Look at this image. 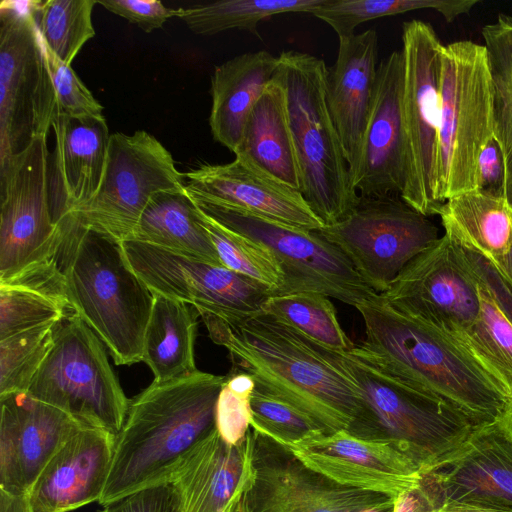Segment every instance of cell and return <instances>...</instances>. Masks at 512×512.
Returning a JSON list of instances; mask_svg holds the SVG:
<instances>
[{
	"instance_id": "6da1fadb",
	"label": "cell",
	"mask_w": 512,
	"mask_h": 512,
	"mask_svg": "<svg viewBox=\"0 0 512 512\" xmlns=\"http://www.w3.org/2000/svg\"><path fill=\"white\" fill-rule=\"evenodd\" d=\"M201 318L211 340L229 351L234 368L308 416L323 433L348 431L366 413L357 385L315 341L277 318L265 313L234 321Z\"/></svg>"
},
{
	"instance_id": "7a4b0ae2",
	"label": "cell",
	"mask_w": 512,
	"mask_h": 512,
	"mask_svg": "<svg viewBox=\"0 0 512 512\" xmlns=\"http://www.w3.org/2000/svg\"><path fill=\"white\" fill-rule=\"evenodd\" d=\"M355 308L365 339L351 353L444 401L475 426L503 417L511 396L453 338L396 310L379 294Z\"/></svg>"
},
{
	"instance_id": "3957f363",
	"label": "cell",
	"mask_w": 512,
	"mask_h": 512,
	"mask_svg": "<svg viewBox=\"0 0 512 512\" xmlns=\"http://www.w3.org/2000/svg\"><path fill=\"white\" fill-rule=\"evenodd\" d=\"M226 376L196 371L154 382L129 402L116 435L102 506L168 480L179 462L216 430Z\"/></svg>"
},
{
	"instance_id": "277c9868",
	"label": "cell",
	"mask_w": 512,
	"mask_h": 512,
	"mask_svg": "<svg viewBox=\"0 0 512 512\" xmlns=\"http://www.w3.org/2000/svg\"><path fill=\"white\" fill-rule=\"evenodd\" d=\"M65 235L58 256L64 291L78 316L118 365L142 361L153 293L135 273L122 241L62 214Z\"/></svg>"
},
{
	"instance_id": "5b68a950",
	"label": "cell",
	"mask_w": 512,
	"mask_h": 512,
	"mask_svg": "<svg viewBox=\"0 0 512 512\" xmlns=\"http://www.w3.org/2000/svg\"><path fill=\"white\" fill-rule=\"evenodd\" d=\"M318 346L357 385L366 402L365 415L348 432L366 440L393 443L422 474L455 453L476 427L444 401L409 386L350 351Z\"/></svg>"
},
{
	"instance_id": "8992f818",
	"label": "cell",
	"mask_w": 512,
	"mask_h": 512,
	"mask_svg": "<svg viewBox=\"0 0 512 512\" xmlns=\"http://www.w3.org/2000/svg\"><path fill=\"white\" fill-rule=\"evenodd\" d=\"M274 74L284 88L298 159L300 193L324 226L348 216L360 196L352 185L326 98L328 68L308 53H280Z\"/></svg>"
},
{
	"instance_id": "52a82bcc",
	"label": "cell",
	"mask_w": 512,
	"mask_h": 512,
	"mask_svg": "<svg viewBox=\"0 0 512 512\" xmlns=\"http://www.w3.org/2000/svg\"><path fill=\"white\" fill-rule=\"evenodd\" d=\"M494 139L493 89L484 45L443 46L439 92L438 183L445 202L478 190V162Z\"/></svg>"
},
{
	"instance_id": "ba28073f",
	"label": "cell",
	"mask_w": 512,
	"mask_h": 512,
	"mask_svg": "<svg viewBox=\"0 0 512 512\" xmlns=\"http://www.w3.org/2000/svg\"><path fill=\"white\" fill-rule=\"evenodd\" d=\"M26 393L62 410L82 426L115 435L124 424L130 402L102 341L74 312L59 322L54 345Z\"/></svg>"
},
{
	"instance_id": "9c48e42d",
	"label": "cell",
	"mask_w": 512,
	"mask_h": 512,
	"mask_svg": "<svg viewBox=\"0 0 512 512\" xmlns=\"http://www.w3.org/2000/svg\"><path fill=\"white\" fill-rule=\"evenodd\" d=\"M33 1L0 4V168L57 116Z\"/></svg>"
},
{
	"instance_id": "30bf717a",
	"label": "cell",
	"mask_w": 512,
	"mask_h": 512,
	"mask_svg": "<svg viewBox=\"0 0 512 512\" xmlns=\"http://www.w3.org/2000/svg\"><path fill=\"white\" fill-rule=\"evenodd\" d=\"M444 44L421 20L402 25V125L405 174L400 197L425 216L437 215L443 201L438 183L441 54Z\"/></svg>"
},
{
	"instance_id": "8fae6325",
	"label": "cell",
	"mask_w": 512,
	"mask_h": 512,
	"mask_svg": "<svg viewBox=\"0 0 512 512\" xmlns=\"http://www.w3.org/2000/svg\"><path fill=\"white\" fill-rule=\"evenodd\" d=\"M0 282L58 260L65 235L49 204L47 135L35 137L0 168Z\"/></svg>"
},
{
	"instance_id": "7c38bea8",
	"label": "cell",
	"mask_w": 512,
	"mask_h": 512,
	"mask_svg": "<svg viewBox=\"0 0 512 512\" xmlns=\"http://www.w3.org/2000/svg\"><path fill=\"white\" fill-rule=\"evenodd\" d=\"M195 202L222 226L269 249L282 274L274 296L316 292L356 307L377 295L348 258L316 230L289 226L237 208Z\"/></svg>"
},
{
	"instance_id": "4fadbf2b",
	"label": "cell",
	"mask_w": 512,
	"mask_h": 512,
	"mask_svg": "<svg viewBox=\"0 0 512 512\" xmlns=\"http://www.w3.org/2000/svg\"><path fill=\"white\" fill-rule=\"evenodd\" d=\"M316 231L348 258L377 294L441 237L428 216L396 195L360 196L348 216Z\"/></svg>"
},
{
	"instance_id": "5bb4252c",
	"label": "cell",
	"mask_w": 512,
	"mask_h": 512,
	"mask_svg": "<svg viewBox=\"0 0 512 512\" xmlns=\"http://www.w3.org/2000/svg\"><path fill=\"white\" fill-rule=\"evenodd\" d=\"M185 188L171 153L153 135L139 130L110 136L106 166L95 196L73 212L87 227L129 240L151 198Z\"/></svg>"
},
{
	"instance_id": "9a60e30c",
	"label": "cell",
	"mask_w": 512,
	"mask_h": 512,
	"mask_svg": "<svg viewBox=\"0 0 512 512\" xmlns=\"http://www.w3.org/2000/svg\"><path fill=\"white\" fill-rule=\"evenodd\" d=\"M122 245L135 273L152 292L210 315L234 321L263 313L272 289L225 266H216L138 240Z\"/></svg>"
},
{
	"instance_id": "2e32d148",
	"label": "cell",
	"mask_w": 512,
	"mask_h": 512,
	"mask_svg": "<svg viewBox=\"0 0 512 512\" xmlns=\"http://www.w3.org/2000/svg\"><path fill=\"white\" fill-rule=\"evenodd\" d=\"M379 295L396 310L457 342L475 323L481 306L478 281L459 245L445 233Z\"/></svg>"
},
{
	"instance_id": "e0dca14e",
	"label": "cell",
	"mask_w": 512,
	"mask_h": 512,
	"mask_svg": "<svg viewBox=\"0 0 512 512\" xmlns=\"http://www.w3.org/2000/svg\"><path fill=\"white\" fill-rule=\"evenodd\" d=\"M252 434L254 473L241 499L243 512H366L395 502L343 486L305 465L287 446L253 428Z\"/></svg>"
},
{
	"instance_id": "ac0fdd59",
	"label": "cell",
	"mask_w": 512,
	"mask_h": 512,
	"mask_svg": "<svg viewBox=\"0 0 512 512\" xmlns=\"http://www.w3.org/2000/svg\"><path fill=\"white\" fill-rule=\"evenodd\" d=\"M287 447L305 465L343 486L394 498L422 477L418 466L393 443L362 439L347 430L316 432Z\"/></svg>"
},
{
	"instance_id": "d6986e66",
	"label": "cell",
	"mask_w": 512,
	"mask_h": 512,
	"mask_svg": "<svg viewBox=\"0 0 512 512\" xmlns=\"http://www.w3.org/2000/svg\"><path fill=\"white\" fill-rule=\"evenodd\" d=\"M0 490L28 496L56 452L82 426L26 392L0 396Z\"/></svg>"
},
{
	"instance_id": "ffe728a7",
	"label": "cell",
	"mask_w": 512,
	"mask_h": 512,
	"mask_svg": "<svg viewBox=\"0 0 512 512\" xmlns=\"http://www.w3.org/2000/svg\"><path fill=\"white\" fill-rule=\"evenodd\" d=\"M422 475L443 503L512 510V434L501 419L478 425L455 453Z\"/></svg>"
},
{
	"instance_id": "44dd1931",
	"label": "cell",
	"mask_w": 512,
	"mask_h": 512,
	"mask_svg": "<svg viewBox=\"0 0 512 512\" xmlns=\"http://www.w3.org/2000/svg\"><path fill=\"white\" fill-rule=\"evenodd\" d=\"M183 176L186 191L197 202L241 209L305 230L324 226L299 191L240 158L226 164H202Z\"/></svg>"
},
{
	"instance_id": "7402d4cb",
	"label": "cell",
	"mask_w": 512,
	"mask_h": 512,
	"mask_svg": "<svg viewBox=\"0 0 512 512\" xmlns=\"http://www.w3.org/2000/svg\"><path fill=\"white\" fill-rule=\"evenodd\" d=\"M402 88V54L392 51L377 68L360 162L352 182L361 197L400 195L403 189Z\"/></svg>"
},
{
	"instance_id": "603a6c76",
	"label": "cell",
	"mask_w": 512,
	"mask_h": 512,
	"mask_svg": "<svg viewBox=\"0 0 512 512\" xmlns=\"http://www.w3.org/2000/svg\"><path fill=\"white\" fill-rule=\"evenodd\" d=\"M253 434L229 444L217 429L196 445L173 470L168 483L178 512H228L237 505L253 478Z\"/></svg>"
},
{
	"instance_id": "cb8c5ba5",
	"label": "cell",
	"mask_w": 512,
	"mask_h": 512,
	"mask_svg": "<svg viewBox=\"0 0 512 512\" xmlns=\"http://www.w3.org/2000/svg\"><path fill=\"white\" fill-rule=\"evenodd\" d=\"M116 435L82 427L51 458L28 499L33 512H70L98 502L114 454Z\"/></svg>"
},
{
	"instance_id": "d4e9b609",
	"label": "cell",
	"mask_w": 512,
	"mask_h": 512,
	"mask_svg": "<svg viewBox=\"0 0 512 512\" xmlns=\"http://www.w3.org/2000/svg\"><path fill=\"white\" fill-rule=\"evenodd\" d=\"M377 59L378 35L374 29H368L339 39L336 61L328 68L327 105L352 182L372 107Z\"/></svg>"
},
{
	"instance_id": "484cf974",
	"label": "cell",
	"mask_w": 512,
	"mask_h": 512,
	"mask_svg": "<svg viewBox=\"0 0 512 512\" xmlns=\"http://www.w3.org/2000/svg\"><path fill=\"white\" fill-rule=\"evenodd\" d=\"M52 129L55 168L63 197L61 216L95 196L106 166L111 135L105 117L59 115L53 120Z\"/></svg>"
},
{
	"instance_id": "4316f807",
	"label": "cell",
	"mask_w": 512,
	"mask_h": 512,
	"mask_svg": "<svg viewBox=\"0 0 512 512\" xmlns=\"http://www.w3.org/2000/svg\"><path fill=\"white\" fill-rule=\"evenodd\" d=\"M279 65L268 51L244 53L214 68L209 125L213 139L235 152L247 118Z\"/></svg>"
},
{
	"instance_id": "83f0119b",
	"label": "cell",
	"mask_w": 512,
	"mask_h": 512,
	"mask_svg": "<svg viewBox=\"0 0 512 512\" xmlns=\"http://www.w3.org/2000/svg\"><path fill=\"white\" fill-rule=\"evenodd\" d=\"M235 157L300 192L301 176L284 88L272 79L252 108Z\"/></svg>"
},
{
	"instance_id": "f1b7e54d",
	"label": "cell",
	"mask_w": 512,
	"mask_h": 512,
	"mask_svg": "<svg viewBox=\"0 0 512 512\" xmlns=\"http://www.w3.org/2000/svg\"><path fill=\"white\" fill-rule=\"evenodd\" d=\"M437 215L445 234L502 266L512 246V207L502 195L464 192L446 200Z\"/></svg>"
},
{
	"instance_id": "f546056e",
	"label": "cell",
	"mask_w": 512,
	"mask_h": 512,
	"mask_svg": "<svg viewBox=\"0 0 512 512\" xmlns=\"http://www.w3.org/2000/svg\"><path fill=\"white\" fill-rule=\"evenodd\" d=\"M131 239L223 266L200 210L185 188L155 194Z\"/></svg>"
},
{
	"instance_id": "4dcf8cb0",
	"label": "cell",
	"mask_w": 512,
	"mask_h": 512,
	"mask_svg": "<svg viewBox=\"0 0 512 512\" xmlns=\"http://www.w3.org/2000/svg\"><path fill=\"white\" fill-rule=\"evenodd\" d=\"M153 293L143 357L154 382H165L197 371L194 360L198 312L180 300Z\"/></svg>"
},
{
	"instance_id": "1f68e13d",
	"label": "cell",
	"mask_w": 512,
	"mask_h": 512,
	"mask_svg": "<svg viewBox=\"0 0 512 512\" xmlns=\"http://www.w3.org/2000/svg\"><path fill=\"white\" fill-rule=\"evenodd\" d=\"M74 312L64 291L58 260L8 282H0V340L59 322Z\"/></svg>"
},
{
	"instance_id": "d6a6232c",
	"label": "cell",
	"mask_w": 512,
	"mask_h": 512,
	"mask_svg": "<svg viewBox=\"0 0 512 512\" xmlns=\"http://www.w3.org/2000/svg\"><path fill=\"white\" fill-rule=\"evenodd\" d=\"M481 33L493 89L494 139L503 159L502 196L512 207V16L499 14Z\"/></svg>"
},
{
	"instance_id": "836d02e7",
	"label": "cell",
	"mask_w": 512,
	"mask_h": 512,
	"mask_svg": "<svg viewBox=\"0 0 512 512\" xmlns=\"http://www.w3.org/2000/svg\"><path fill=\"white\" fill-rule=\"evenodd\" d=\"M325 0H221L176 9L195 34L214 35L231 29L247 30L260 38L258 24L272 16L292 12L309 13Z\"/></svg>"
},
{
	"instance_id": "e575fe53",
	"label": "cell",
	"mask_w": 512,
	"mask_h": 512,
	"mask_svg": "<svg viewBox=\"0 0 512 512\" xmlns=\"http://www.w3.org/2000/svg\"><path fill=\"white\" fill-rule=\"evenodd\" d=\"M476 277V276H475ZM479 284L481 306L475 323L458 340L512 398V324L487 286Z\"/></svg>"
},
{
	"instance_id": "d590c367",
	"label": "cell",
	"mask_w": 512,
	"mask_h": 512,
	"mask_svg": "<svg viewBox=\"0 0 512 512\" xmlns=\"http://www.w3.org/2000/svg\"><path fill=\"white\" fill-rule=\"evenodd\" d=\"M478 0H325L310 12L327 23L339 39L355 34L362 23L377 18L393 16L409 11L432 9L440 13L447 22L466 14Z\"/></svg>"
},
{
	"instance_id": "8d00e7d4",
	"label": "cell",
	"mask_w": 512,
	"mask_h": 512,
	"mask_svg": "<svg viewBox=\"0 0 512 512\" xmlns=\"http://www.w3.org/2000/svg\"><path fill=\"white\" fill-rule=\"evenodd\" d=\"M262 311L322 346L337 351H350L355 346L341 327L333 303L324 294L298 292L272 296Z\"/></svg>"
},
{
	"instance_id": "74e56055",
	"label": "cell",
	"mask_w": 512,
	"mask_h": 512,
	"mask_svg": "<svg viewBox=\"0 0 512 512\" xmlns=\"http://www.w3.org/2000/svg\"><path fill=\"white\" fill-rule=\"evenodd\" d=\"M96 0H36L35 18L44 46L71 66L83 45L95 36Z\"/></svg>"
},
{
	"instance_id": "f35d334b",
	"label": "cell",
	"mask_w": 512,
	"mask_h": 512,
	"mask_svg": "<svg viewBox=\"0 0 512 512\" xmlns=\"http://www.w3.org/2000/svg\"><path fill=\"white\" fill-rule=\"evenodd\" d=\"M59 322L40 325L0 340V396L28 391L54 345Z\"/></svg>"
},
{
	"instance_id": "ab89813d",
	"label": "cell",
	"mask_w": 512,
	"mask_h": 512,
	"mask_svg": "<svg viewBox=\"0 0 512 512\" xmlns=\"http://www.w3.org/2000/svg\"><path fill=\"white\" fill-rule=\"evenodd\" d=\"M199 210L203 225L210 235L222 265L270 286L274 296L281 285L282 274L269 249L222 226L200 208Z\"/></svg>"
},
{
	"instance_id": "60d3db41",
	"label": "cell",
	"mask_w": 512,
	"mask_h": 512,
	"mask_svg": "<svg viewBox=\"0 0 512 512\" xmlns=\"http://www.w3.org/2000/svg\"><path fill=\"white\" fill-rule=\"evenodd\" d=\"M250 412V424L255 431L285 446L322 432L308 416L256 387L250 400Z\"/></svg>"
},
{
	"instance_id": "b9f144b4",
	"label": "cell",
	"mask_w": 512,
	"mask_h": 512,
	"mask_svg": "<svg viewBox=\"0 0 512 512\" xmlns=\"http://www.w3.org/2000/svg\"><path fill=\"white\" fill-rule=\"evenodd\" d=\"M255 389L251 375L233 367L226 375L216 403V429L229 444L241 442L251 428L250 400Z\"/></svg>"
},
{
	"instance_id": "7bdbcfd3",
	"label": "cell",
	"mask_w": 512,
	"mask_h": 512,
	"mask_svg": "<svg viewBox=\"0 0 512 512\" xmlns=\"http://www.w3.org/2000/svg\"><path fill=\"white\" fill-rule=\"evenodd\" d=\"M43 47L46 65L54 88L57 116L104 117L103 106L76 75L72 67L60 61L44 44Z\"/></svg>"
},
{
	"instance_id": "ee69618b",
	"label": "cell",
	"mask_w": 512,
	"mask_h": 512,
	"mask_svg": "<svg viewBox=\"0 0 512 512\" xmlns=\"http://www.w3.org/2000/svg\"><path fill=\"white\" fill-rule=\"evenodd\" d=\"M106 10L137 25L146 33L161 28L176 10L167 8L155 0H96Z\"/></svg>"
},
{
	"instance_id": "f6af8a7d",
	"label": "cell",
	"mask_w": 512,
	"mask_h": 512,
	"mask_svg": "<svg viewBox=\"0 0 512 512\" xmlns=\"http://www.w3.org/2000/svg\"><path fill=\"white\" fill-rule=\"evenodd\" d=\"M96 512H178V502L172 485L163 483L134 492Z\"/></svg>"
},
{
	"instance_id": "bcb514c9",
	"label": "cell",
	"mask_w": 512,
	"mask_h": 512,
	"mask_svg": "<svg viewBox=\"0 0 512 512\" xmlns=\"http://www.w3.org/2000/svg\"><path fill=\"white\" fill-rule=\"evenodd\" d=\"M457 244L473 274L487 286L496 303L512 324V286L487 258L459 243Z\"/></svg>"
},
{
	"instance_id": "7dc6e473",
	"label": "cell",
	"mask_w": 512,
	"mask_h": 512,
	"mask_svg": "<svg viewBox=\"0 0 512 512\" xmlns=\"http://www.w3.org/2000/svg\"><path fill=\"white\" fill-rule=\"evenodd\" d=\"M504 180L503 159L493 139L483 150L478 162V190L502 195Z\"/></svg>"
},
{
	"instance_id": "c3c4849f",
	"label": "cell",
	"mask_w": 512,
	"mask_h": 512,
	"mask_svg": "<svg viewBox=\"0 0 512 512\" xmlns=\"http://www.w3.org/2000/svg\"><path fill=\"white\" fill-rule=\"evenodd\" d=\"M442 504L434 487L422 475L418 485L395 498L393 512H437Z\"/></svg>"
},
{
	"instance_id": "681fc988",
	"label": "cell",
	"mask_w": 512,
	"mask_h": 512,
	"mask_svg": "<svg viewBox=\"0 0 512 512\" xmlns=\"http://www.w3.org/2000/svg\"><path fill=\"white\" fill-rule=\"evenodd\" d=\"M0 512H33L28 496H15L0 490Z\"/></svg>"
},
{
	"instance_id": "f907efd6",
	"label": "cell",
	"mask_w": 512,
	"mask_h": 512,
	"mask_svg": "<svg viewBox=\"0 0 512 512\" xmlns=\"http://www.w3.org/2000/svg\"><path fill=\"white\" fill-rule=\"evenodd\" d=\"M437 512H512V510L457 502H444Z\"/></svg>"
},
{
	"instance_id": "816d5d0a",
	"label": "cell",
	"mask_w": 512,
	"mask_h": 512,
	"mask_svg": "<svg viewBox=\"0 0 512 512\" xmlns=\"http://www.w3.org/2000/svg\"><path fill=\"white\" fill-rule=\"evenodd\" d=\"M497 269L503 275V277L508 281V283L512 286V246H511L510 251L507 254L502 266Z\"/></svg>"
},
{
	"instance_id": "f5cc1de1",
	"label": "cell",
	"mask_w": 512,
	"mask_h": 512,
	"mask_svg": "<svg viewBox=\"0 0 512 512\" xmlns=\"http://www.w3.org/2000/svg\"><path fill=\"white\" fill-rule=\"evenodd\" d=\"M501 420L504 423L505 427L508 429V431L512 434V401L508 406L505 414L501 418Z\"/></svg>"
},
{
	"instance_id": "db71d44e",
	"label": "cell",
	"mask_w": 512,
	"mask_h": 512,
	"mask_svg": "<svg viewBox=\"0 0 512 512\" xmlns=\"http://www.w3.org/2000/svg\"><path fill=\"white\" fill-rule=\"evenodd\" d=\"M393 509H394V504L391 506L385 507V508H381V509H370V510H367L366 512H393Z\"/></svg>"
},
{
	"instance_id": "11a10c76",
	"label": "cell",
	"mask_w": 512,
	"mask_h": 512,
	"mask_svg": "<svg viewBox=\"0 0 512 512\" xmlns=\"http://www.w3.org/2000/svg\"><path fill=\"white\" fill-rule=\"evenodd\" d=\"M228 512H243L241 508V501L233 508H231Z\"/></svg>"
}]
</instances>
